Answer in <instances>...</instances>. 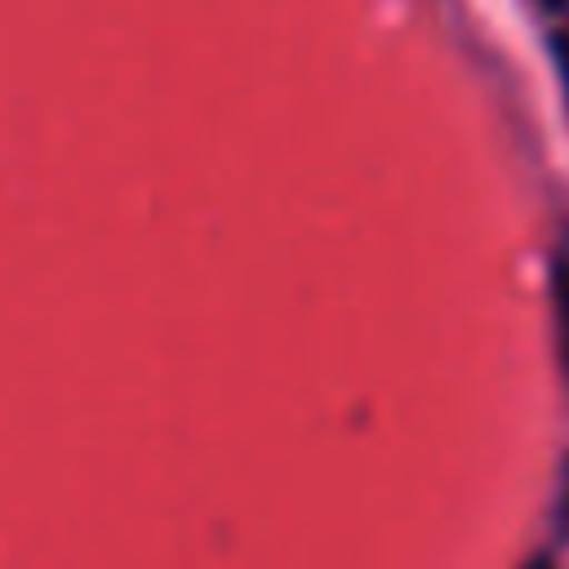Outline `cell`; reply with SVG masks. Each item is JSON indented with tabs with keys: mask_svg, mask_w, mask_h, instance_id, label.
<instances>
[{
	"mask_svg": "<svg viewBox=\"0 0 569 569\" xmlns=\"http://www.w3.org/2000/svg\"><path fill=\"white\" fill-rule=\"evenodd\" d=\"M551 311H556V338H560V365L569 373V258L551 262Z\"/></svg>",
	"mask_w": 569,
	"mask_h": 569,
	"instance_id": "obj_1",
	"label": "cell"
},
{
	"mask_svg": "<svg viewBox=\"0 0 569 569\" xmlns=\"http://www.w3.org/2000/svg\"><path fill=\"white\" fill-rule=\"evenodd\" d=\"M542 9H551V13H569V0H538Z\"/></svg>",
	"mask_w": 569,
	"mask_h": 569,
	"instance_id": "obj_5",
	"label": "cell"
},
{
	"mask_svg": "<svg viewBox=\"0 0 569 569\" xmlns=\"http://www.w3.org/2000/svg\"><path fill=\"white\" fill-rule=\"evenodd\" d=\"M556 529L560 538H569V458L560 467V489H556Z\"/></svg>",
	"mask_w": 569,
	"mask_h": 569,
	"instance_id": "obj_3",
	"label": "cell"
},
{
	"mask_svg": "<svg viewBox=\"0 0 569 569\" xmlns=\"http://www.w3.org/2000/svg\"><path fill=\"white\" fill-rule=\"evenodd\" d=\"M520 569H556V565H551V556H533V560H525Z\"/></svg>",
	"mask_w": 569,
	"mask_h": 569,
	"instance_id": "obj_4",
	"label": "cell"
},
{
	"mask_svg": "<svg viewBox=\"0 0 569 569\" xmlns=\"http://www.w3.org/2000/svg\"><path fill=\"white\" fill-rule=\"evenodd\" d=\"M551 58H556V71H560V89H565V102H569V27L551 36Z\"/></svg>",
	"mask_w": 569,
	"mask_h": 569,
	"instance_id": "obj_2",
	"label": "cell"
}]
</instances>
